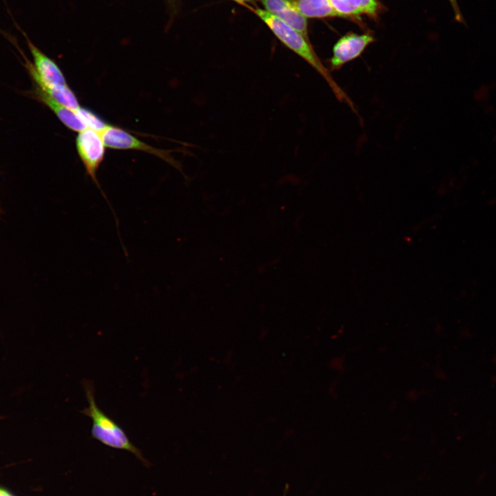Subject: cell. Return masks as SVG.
I'll return each mask as SVG.
<instances>
[{"mask_svg": "<svg viewBox=\"0 0 496 496\" xmlns=\"http://www.w3.org/2000/svg\"><path fill=\"white\" fill-rule=\"evenodd\" d=\"M83 384L89 405L82 411V413L92 421V437L108 447L132 453L145 466H149V462L142 451L130 441L124 430L98 406L92 383L84 380Z\"/></svg>", "mask_w": 496, "mask_h": 496, "instance_id": "2", "label": "cell"}, {"mask_svg": "<svg viewBox=\"0 0 496 496\" xmlns=\"http://www.w3.org/2000/svg\"><path fill=\"white\" fill-rule=\"evenodd\" d=\"M288 489H289V485H288V484H286L285 486V488H284V492H283L282 496H287V492H288Z\"/></svg>", "mask_w": 496, "mask_h": 496, "instance_id": "15", "label": "cell"}, {"mask_svg": "<svg viewBox=\"0 0 496 496\" xmlns=\"http://www.w3.org/2000/svg\"><path fill=\"white\" fill-rule=\"evenodd\" d=\"M448 1L453 8L456 21L458 22L464 23V21L463 17L462 15V13H461V11H460V9L458 6L457 0H448Z\"/></svg>", "mask_w": 496, "mask_h": 496, "instance_id": "13", "label": "cell"}, {"mask_svg": "<svg viewBox=\"0 0 496 496\" xmlns=\"http://www.w3.org/2000/svg\"><path fill=\"white\" fill-rule=\"evenodd\" d=\"M0 496H14L8 491L0 488Z\"/></svg>", "mask_w": 496, "mask_h": 496, "instance_id": "14", "label": "cell"}, {"mask_svg": "<svg viewBox=\"0 0 496 496\" xmlns=\"http://www.w3.org/2000/svg\"><path fill=\"white\" fill-rule=\"evenodd\" d=\"M25 38L32 56L34 64L27 62V68L39 87L43 90L68 85L65 76L58 65L30 40L25 32L16 25Z\"/></svg>", "mask_w": 496, "mask_h": 496, "instance_id": "3", "label": "cell"}, {"mask_svg": "<svg viewBox=\"0 0 496 496\" xmlns=\"http://www.w3.org/2000/svg\"><path fill=\"white\" fill-rule=\"evenodd\" d=\"M43 91L49 94L60 104L71 110L76 112L81 107L74 92L68 85L47 89Z\"/></svg>", "mask_w": 496, "mask_h": 496, "instance_id": "11", "label": "cell"}, {"mask_svg": "<svg viewBox=\"0 0 496 496\" xmlns=\"http://www.w3.org/2000/svg\"><path fill=\"white\" fill-rule=\"evenodd\" d=\"M235 1V0H234Z\"/></svg>", "mask_w": 496, "mask_h": 496, "instance_id": "17", "label": "cell"}, {"mask_svg": "<svg viewBox=\"0 0 496 496\" xmlns=\"http://www.w3.org/2000/svg\"><path fill=\"white\" fill-rule=\"evenodd\" d=\"M373 41V37L369 34L349 32L342 36L333 45L332 56L329 60L331 70H338L346 63L359 57Z\"/></svg>", "mask_w": 496, "mask_h": 496, "instance_id": "6", "label": "cell"}, {"mask_svg": "<svg viewBox=\"0 0 496 496\" xmlns=\"http://www.w3.org/2000/svg\"><path fill=\"white\" fill-rule=\"evenodd\" d=\"M300 13L306 18L340 17L329 0H296Z\"/></svg>", "mask_w": 496, "mask_h": 496, "instance_id": "10", "label": "cell"}, {"mask_svg": "<svg viewBox=\"0 0 496 496\" xmlns=\"http://www.w3.org/2000/svg\"><path fill=\"white\" fill-rule=\"evenodd\" d=\"M76 147L87 175L99 188L107 203L110 205L96 178V172L104 159L105 152V145L101 134L91 128H85L78 133Z\"/></svg>", "mask_w": 496, "mask_h": 496, "instance_id": "4", "label": "cell"}, {"mask_svg": "<svg viewBox=\"0 0 496 496\" xmlns=\"http://www.w3.org/2000/svg\"><path fill=\"white\" fill-rule=\"evenodd\" d=\"M105 147L114 149H134L158 156L171 165L180 169V165L170 154L169 150L158 149L148 145L124 130L112 125L100 132Z\"/></svg>", "mask_w": 496, "mask_h": 496, "instance_id": "5", "label": "cell"}, {"mask_svg": "<svg viewBox=\"0 0 496 496\" xmlns=\"http://www.w3.org/2000/svg\"><path fill=\"white\" fill-rule=\"evenodd\" d=\"M76 112L87 127L96 130L99 133L109 126L99 116L89 110L81 107Z\"/></svg>", "mask_w": 496, "mask_h": 496, "instance_id": "12", "label": "cell"}, {"mask_svg": "<svg viewBox=\"0 0 496 496\" xmlns=\"http://www.w3.org/2000/svg\"><path fill=\"white\" fill-rule=\"evenodd\" d=\"M36 94L38 99L47 105L58 118L70 130L81 132L87 128L86 125L76 112L71 110L54 100L49 94L37 87Z\"/></svg>", "mask_w": 496, "mask_h": 496, "instance_id": "8", "label": "cell"}, {"mask_svg": "<svg viewBox=\"0 0 496 496\" xmlns=\"http://www.w3.org/2000/svg\"><path fill=\"white\" fill-rule=\"evenodd\" d=\"M260 1L267 12L296 29L309 40L307 18L299 11L296 0H260Z\"/></svg>", "mask_w": 496, "mask_h": 496, "instance_id": "7", "label": "cell"}, {"mask_svg": "<svg viewBox=\"0 0 496 496\" xmlns=\"http://www.w3.org/2000/svg\"><path fill=\"white\" fill-rule=\"evenodd\" d=\"M254 12L283 44L302 58L321 75L338 101L347 103L354 113L357 112L353 102L334 80L330 70L322 64L308 39L296 29L265 10L256 8Z\"/></svg>", "mask_w": 496, "mask_h": 496, "instance_id": "1", "label": "cell"}, {"mask_svg": "<svg viewBox=\"0 0 496 496\" xmlns=\"http://www.w3.org/2000/svg\"><path fill=\"white\" fill-rule=\"evenodd\" d=\"M340 17L361 14L375 15L378 9L376 0H329Z\"/></svg>", "mask_w": 496, "mask_h": 496, "instance_id": "9", "label": "cell"}, {"mask_svg": "<svg viewBox=\"0 0 496 496\" xmlns=\"http://www.w3.org/2000/svg\"><path fill=\"white\" fill-rule=\"evenodd\" d=\"M235 1H238V2H240V3H242V2H244V1H247V2H249V1H253V0H235Z\"/></svg>", "mask_w": 496, "mask_h": 496, "instance_id": "16", "label": "cell"}]
</instances>
